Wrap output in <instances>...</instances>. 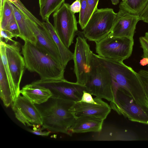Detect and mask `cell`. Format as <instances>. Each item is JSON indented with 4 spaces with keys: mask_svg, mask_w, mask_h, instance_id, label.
Returning <instances> with one entry per match:
<instances>
[{
    "mask_svg": "<svg viewBox=\"0 0 148 148\" xmlns=\"http://www.w3.org/2000/svg\"><path fill=\"white\" fill-rule=\"evenodd\" d=\"M69 4L64 3L53 14V27L58 37L67 48L73 42L78 31L75 14L69 8Z\"/></svg>",
    "mask_w": 148,
    "mask_h": 148,
    "instance_id": "obj_8",
    "label": "cell"
},
{
    "mask_svg": "<svg viewBox=\"0 0 148 148\" xmlns=\"http://www.w3.org/2000/svg\"><path fill=\"white\" fill-rule=\"evenodd\" d=\"M92 138L96 141H134L139 140L138 136L134 132L121 129L112 126L102 127L99 132H95Z\"/></svg>",
    "mask_w": 148,
    "mask_h": 148,
    "instance_id": "obj_16",
    "label": "cell"
},
{
    "mask_svg": "<svg viewBox=\"0 0 148 148\" xmlns=\"http://www.w3.org/2000/svg\"><path fill=\"white\" fill-rule=\"evenodd\" d=\"M76 35L77 36L73 53L74 71L76 82L85 86L88 79L90 58L92 52L82 32L78 31Z\"/></svg>",
    "mask_w": 148,
    "mask_h": 148,
    "instance_id": "obj_9",
    "label": "cell"
},
{
    "mask_svg": "<svg viewBox=\"0 0 148 148\" xmlns=\"http://www.w3.org/2000/svg\"><path fill=\"white\" fill-rule=\"evenodd\" d=\"M93 103H87L79 101L75 102L69 110L76 119L84 116H92L105 120L110 113L111 108L102 99L96 97Z\"/></svg>",
    "mask_w": 148,
    "mask_h": 148,
    "instance_id": "obj_13",
    "label": "cell"
},
{
    "mask_svg": "<svg viewBox=\"0 0 148 148\" xmlns=\"http://www.w3.org/2000/svg\"><path fill=\"white\" fill-rule=\"evenodd\" d=\"M13 3L27 17L40 27L42 28V22L34 16L23 5L20 0H7Z\"/></svg>",
    "mask_w": 148,
    "mask_h": 148,
    "instance_id": "obj_26",
    "label": "cell"
},
{
    "mask_svg": "<svg viewBox=\"0 0 148 148\" xmlns=\"http://www.w3.org/2000/svg\"><path fill=\"white\" fill-rule=\"evenodd\" d=\"M144 37L148 41V32L145 33V36Z\"/></svg>",
    "mask_w": 148,
    "mask_h": 148,
    "instance_id": "obj_39",
    "label": "cell"
},
{
    "mask_svg": "<svg viewBox=\"0 0 148 148\" xmlns=\"http://www.w3.org/2000/svg\"><path fill=\"white\" fill-rule=\"evenodd\" d=\"M75 102L69 100L51 97L40 105L35 104L42 116V130L60 133L70 136L69 129L76 119L69 109Z\"/></svg>",
    "mask_w": 148,
    "mask_h": 148,
    "instance_id": "obj_2",
    "label": "cell"
},
{
    "mask_svg": "<svg viewBox=\"0 0 148 148\" xmlns=\"http://www.w3.org/2000/svg\"><path fill=\"white\" fill-rule=\"evenodd\" d=\"M139 15L141 20L145 22L148 23V3L143 11Z\"/></svg>",
    "mask_w": 148,
    "mask_h": 148,
    "instance_id": "obj_36",
    "label": "cell"
},
{
    "mask_svg": "<svg viewBox=\"0 0 148 148\" xmlns=\"http://www.w3.org/2000/svg\"><path fill=\"white\" fill-rule=\"evenodd\" d=\"M141 19L139 15L131 14L119 8L109 35L133 39L136 24Z\"/></svg>",
    "mask_w": 148,
    "mask_h": 148,
    "instance_id": "obj_14",
    "label": "cell"
},
{
    "mask_svg": "<svg viewBox=\"0 0 148 148\" xmlns=\"http://www.w3.org/2000/svg\"><path fill=\"white\" fill-rule=\"evenodd\" d=\"M116 15L111 8H97L83 30L85 37L95 42L107 36L111 32Z\"/></svg>",
    "mask_w": 148,
    "mask_h": 148,
    "instance_id": "obj_5",
    "label": "cell"
},
{
    "mask_svg": "<svg viewBox=\"0 0 148 148\" xmlns=\"http://www.w3.org/2000/svg\"><path fill=\"white\" fill-rule=\"evenodd\" d=\"M5 44L6 43L4 41L0 40V59L1 60L3 65L5 74L10 84L14 101L15 99L20 94L18 92L16 89L9 67L6 55Z\"/></svg>",
    "mask_w": 148,
    "mask_h": 148,
    "instance_id": "obj_22",
    "label": "cell"
},
{
    "mask_svg": "<svg viewBox=\"0 0 148 148\" xmlns=\"http://www.w3.org/2000/svg\"><path fill=\"white\" fill-rule=\"evenodd\" d=\"M99 61L109 71L113 93L118 89L125 90L135 101L148 113V101L136 72L131 67L119 61L96 55Z\"/></svg>",
    "mask_w": 148,
    "mask_h": 148,
    "instance_id": "obj_1",
    "label": "cell"
},
{
    "mask_svg": "<svg viewBox=\"0 0 148 148\" xmlns=\"http://www.w3.org/2000/svg\"><path fill=\"white\" fill-rule=\"evenodd\" d=\"M85 86L86 91L92 95L110 102L114 101L110 73L93 52L90 58L88 79Z\"/></svg>",
    "mask_w": 148,
    "mask_h": 148,
    "instance_id": "obj_4",
    "label": "cell"
},
{
    "mask_svg": "<svg viewBox=\"0 0 148 148\" xmlns=\"http://www.w3.org/2000/svg\"><path fill=\"white\" fill-rule=\"evenodd\" d=\"M15 19L10 2L7 0H1L0 29L4 30L10 22Z\"/></svg>",
    "mask_w": 148,
    "mask_h": 148,
    "instance_id": "obj_25",
    "label": "cell"
},
{
    "mask_svg": "<svg viewBox=\"0 0 148 148\" xmlns=\"http://www.w3.org/2000/svg\"><path fill=\"white\" fill-rule=\"evenodd\" d=\"M4 30H7L10 32L13 37L17 38L20 37V30L15 19L11 21Z\"/></svg>",
    "mask_w": 148,
    "mask_h": 148,
    "instance_id": "obj_29",
    "label": "cell"
},
{
    "mask_svg": "<svg viewBox=\"0 0 148 148\" xmlns=\"http://www.w3.org/2000/svg\"><path fill=\"white\" fill-rule=\"evenodd\" d=\"M81 8V6L80 0H76L69 5V8L71 10L74 14L79 12Z\"/></svg>",
    "mask_w": 148,
    "mask_h": 148,
    "instance_id": "obj_35",
    "label": "cell"
},
{
    "mask_svg": "<svg viewBox=\"0 0 148 148\" xmlns=\"http://www.w3.org/2000/svg\"><path fill=\"white\" fill-rule=\"evenodd\" d=\"M99 0H87V8L84 19L85 27L94 12L97 8Z\"/></svg>",
    "mask_w": 148,
    "mask_h": 148,
    "instance_id": "obj_27",
    "label": "cell"
},
{
    "mask_svg": "<svg viewBox=\"0 0 148 148\" xmlns=\"http://www.w3.org/2000/svg\"><path fill=\"white\" fill-rule=\"evenodd\" d=\"M16 118L25 125L39 127L42 125L41 114L35 105L20 94L12 105Z\"/></svg>",
    "mask_w": 148,
    "mask_h": 148,
    "instance_id": "obj_11",
    "label": "cell"
},
{
    "mask_svg": "<svg viewBox=\"0 0 148 148\" xmlns=\"http://www.w3.org/2000/svg\"><path fill=\"white\" fill-rule=\"evenodd\" d=\"M10 3L19 29L20 33L19 38L24 41H28L36 45L37 40L27 23L26 21L27 17L13 3Z\"/></svg>",
    "mask_w": 148,
    "mask_h": 148,
    "instance_id": "obj_20",
    "label": "cell"
},
{
    "mask_svg": "<svg viewBox=\"0 0 148 148\" xmlns=\"http://www.w3.org/2000/svg\"><path fill=\"white\" fill-rule=\"evenodd\" d=\"M112 4L114 5H116L119 3L120 0H111Z\"/></svg>",
    "mask_w": 148,
    "mask_h": 148,
    "instance_id": "obj_37",
    "label": "cell"
},
{
    "mask_svg": "<svg viewBox=\"0 0 148 148\" xmlns=\"http://www.w3.org/2000/svg\"><path fill=\"white\" fill-rule=\"evenodd\" d=\"M49 89L52 94L51 97L77 102L80 100L83 92L86 91L85 86L76 82H69L64 79L42 80L32 82Z\"/></svg>",
    "mask_w": 148,
    "mask_h": 148,
    "instance_id": "obj_10",
    "label": "cell"
},
{
    "mask_svg": "<svg viewBox=\"0 0 148 148\" xmlns=\"http://www.w3.org/2000/svg\"><path fill=\"white\" fill-rule=\"evenodd\" d=\"M148 3V0H125L120 3L119 8L134 14L139 15Z\"/></svg>",
    "mask_w": 148,
    "mask_h": 148,
    "instance_id": "obj_24",
    "label": "cell"
},
{
    "mask_svg": "<svg viewBox=\"0 0 148 148\" xmlns=\"http://www.w3.org/2000/svg\"><path fill=\"white\" fill-rule=\"evenodd\" d=\"M122 0V1H125V0Z\"/></svg>",
    "mask_w": 148,
    "mask_h": 148,
    "instance_id": "obj_40",
    "label": "cell"
},
{
    "mask_svg": "<svg viewBox=\"0 0 148 148\" xmlns=\"http://www.w3.org/2000/svg\"><path fill=\"white\" fill-rule=\"evenodd\" d=\"M139 40L143 51L142 57L148 58V41L144 36L140 37Z\"/></svg>",
    "mask_w": 148,
    "mask_h": 148,
    "instance_id": "obj_31",
    "label": "cell"
},
{
    "mask_svg": "<svg viewBox=\"0 0 148 148\" xmlns=\"http://www.w3.org/2000/svg\"><path fill=\"white\" fill-rule=\"evenodd\" d=\"M137 73L138 76L148 101V70H140Z\"/></svg>",
    "mask_w": 148,
    "mask_h": 148,
    "instance_id": "obj_28",
    "label": "cell"
},
{
    "mask_svg": "<svg viewBox=\"0 0 148 148\" xmlns=\"http://www.w3.org/2000/svg\"><path fill=\"white\" fill-rule=\"evenodd\" d=\"M26 21L28 26L36 37L37 41L36 45L62 64L57 46L49 32L45 29L40 27L27 18H26Z\"/></svg>",
    "mask_w": 148,
    "mask_h": 148,
    "instance_id": "obj_15",
    "label": "cell"
},
{
    "mask_svg": "<svg viewBox=\"0 0 148 148\" xmlns=\"http://www.w3.org/2000/svg\"><path fill=\"white\" fill-rule=\"evenodd\" d=\"M65 0H45L40 6V15L45 21L49 20L50 15L58 10Z\"/></svg>",
    "mask_w": 148,
    "mask_h": 148,
    "instance_id": "obj_23",
    "label": "cell"
},
{
    "mask_svg": "<svg viewBox=\"0 0 148 148\" xmlns=\"http://www.w3.org/2000/svg\"><path fill=\"white\" fill-rule=\"evenodd\" d=\"M104 120L95 116H84L76 119L69 129L70 136L73 133L100 132L103 127Z\"/></svg>",
    "mask_w": 148,
    "mask_h": 148,
    "instance_id": "obj_17",
    "label": "cell"
},
{
    "mask_svg": "<svg viewBox=\"0 0 148 148\" xmlns=\"http://www.w3.org/2000/svg\"><path fill=\"white\" fill-rule=\"evenodd\" d=\"M20 93L34 104L37 105L45 103L52 96L49 89L32 82L23 87Z\"/></svg>",
    "mask_w": 148,
    "mask_h": 148,
    "instance_id": "obj_18",
    "label": "cell"
},
{
    "mask_svg": "<svg viewBox=\"0 0 148 148\" xmlns=\"http://www.w3.org/2000/svg\"><path fill=\"white\" fill-rule=\"evenodd\" d=\"M14 38L12 34L7 30L0 29V40H4L6 43L12 41Z\"/></svg>",
    "mask_w": 148,
    "mask_h": 148,
    "instance_id": "obj_32",
    "label": "cell"
},
{
    "mask_svg": "<svg viewBox=\"0 0 148 148\" xmlns=\"http://www.w3.org/2000/svg\"><path fill=\"white\" fill-rule=\"evenodd\" d=\"M81 8L79 12L78 22L82 30L85 27L84 19L87 8V0H80Z\"/></svg>",
    "mask_w": 148,
    "mask_h": 148,
    "instance_id": "obj_30",
    "label": "cell"
},
{
    "mask_svg": "<svg viewBox=\"0 0 148 148\" xmlns=\"http://www.w3.org/2000/svg\"><path fill=\"white\" fill-rule=\"evenodd\" d=\"M45 1V0H38L39 6L44 2Z\"/></svg>",
    "mask_w": 148,
    "mask_h": 148,
    "instance_id": "obj_38",
    "label": "cell"
},
{
    "mask_svg": "<svg viewBox=\"0 0 148 148\" xmlns=\"http://www.w3.org/2000/svg\"><path fill=\"white\" fill-rule=\"evenodd\" d=\"M33 130H30L29 131L32 133L36 135L42 136H47L50 133V131H42L41 128L34 127Z\"/></svg>",
    "mask_w": 148,
    "mask_h": 148,
    "instance_id": "obj_34",
    "label": "cell"
},
{
    "mask_svg": "<svg viewBox=\"0 0 148 148\" xmlns=\"http://www.w3.org/2000/svg\"><path fill=\"white\" fill-rule=\"evenodd\" d=\"M114 100L110 102L112 109L129 120L148 125V113L138 104L125 90L117 89Z\"/></svg>",
    "mask_w": 148,
    "mask_h": 148,
    "instance_id": "obj_7",
    "label": "cell"
},
{
    "mask_svg": "<svg viewBox=\"0 0 148 148\" xmlns=\"http://www.w3.org/2000/svg\"><path fill=\"white\" fill-rule=\"evenodd\" d=\"M11 42L6 43V55L15 86L20 93V84L25 68V64L20 52V44L14 40Z\"/></svg>",
    "mask_w": 148,
    "mask_h": 148,
    "instance_id": "obj_12",
    "label": "cell"
},
{
    "mask_svg": "<svg viewBox=\"0 0 148 148\" xmlns=\"http://www.w3.org/2000/svg\"><path fill=\"white\" fill-rule=\"evenodd\" d=\"M95 42L96 52L98 56L106 59L123 62L131 56L134 40L108 35Z\"/></svg>",
    "mask_w": 148,
    "mask_h": 148,
    "instance_id": "obj_6",
    "label": "cell"
},
{
    "mask_svg": "<svg viewBox=\"0 0 148 148\" xmlns=\"http://www.w3.org/2000/svg\"><path fill=\"white\" fill-rule=\"evenodd\" d=\"M43 28L46 30L52 37L58 49L62 66L65 69L68 63L73 60V53L64 44L57 35L53 25L49 20L42 22Z\"/></svg>",
    "mask_w": 148,
    "mask_h": 148,
    "instance_id": "obj_19",
    "label": "cell"
},
{
    "mask_svg": "<svg viewBox=\"0 0 148 148\" xmlns=\"http://www.w3.org/2000/svg\"><path fill=\"white\" fill-rule=\"evenodd\" d=\"M0 96L5 107H8L12 105L14 100L3 65L0 59Z\"/></svg>",
    "mask_w": 148,
    "mask_h": 148,
    "instance_id": "obj_21",
    "label": "cell"
},
{
    "mask_svg": "<svg viewBox=\"0 0 148 148\" xmlns=\"http://www.w3.org/2000/svg\"><path fill=\"white\" fill-rule=\"evenodd\" d=\"M92 95L84 90L83 92V94L81 99L79 101L87 103H93L95 102L94 98H93Z\"/></svg>",
    "mask_w": 148,
    "mask_h": 148,
    "instance_id": "obj_33",
    "label": "cell"
},
{
    "mask_svg": "<svg viewBox=\"0 0 148 148\" xmlns=\"http://www.w3.org/2000/svg\"><path fill=\"white\" fill-rule=\"evenodd\" d=\"M25 68L38 73L42 80L64 79V69L60 64L40 47L28 41L21 46Z\"/></svg>",
    "mask_w": 148,
    "mask_h": 148,
    "instance_id": "obj_3",
    "label": "cell"
}]
</instances>
